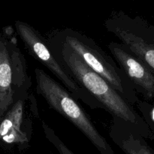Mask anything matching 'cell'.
Instances as JSON below:
<instances>
[{"label":"cell","mask_w":154,"mask_h":154,"mask_svg":"<svg viewBox=\"0 0 154 154\" xmlns=\"http://www.w3.org/2000/svg\"><path fill=\"white\" fill-rule=\"evenodd\" d=\"M49 43L57 60L99 104L114 117L130 123L141 126L142 119L135 111L131 103L121 96L105 78L90 69L81 57L65 42Z\"/></svg>","instance_id":"1"},{"label":"cell","mask_w":154,"mask_h":154,"mask_svg":"<svg viewBox=\"0 0 154 154\" xmlns=\"http://www.w3.org/2000/svg\"><path fill=\"white\" fill-rule=\"evenodd\" d=\"M36 92L52 109L78 128L101 154H115L109 143L100 134L90 116L80 106L67 89L42 69H35Z\"/></svg>","instance_id":"2"},{"label":"cell","mask_w":154,"mask_h":154,"mask_svg":"<svg viewBox=\"0 0 154 154\" xmlns=\"http://www.w3.org/2000/svg\"><path fill=\"white\" fill-rule=\"evenodd\" d=\"M31 84L14 38L0 32V119L18 100L29 96Z\"/></svg>","instance_id":"3"},{"label":"cell","mask_w":154,"mask_h":154,"mask_svg":"<svg viewBox=\"0 0 154 154\" xmlns=\"http://www.w3.org/2000/svg\"><path fill=\"white\" fill-rule=\"evenodd\" d=\"M61 40L75 51L94 72L105 78L129 103L137 101L134 87L129 79H124L114 60L93 40L73 31L61 34Z\"/></svg>","instance_id":"4"},{"label":"cell","mask_w":154,"mask_h":154,"mask_svg":"<svg viewBox=\"0 0 154 154\" xmlns=\"http://www.w3.org/2000/svg\"><path fill=\"white\" fill-rule=\"evenodd\" d=\"M15 26L17 32L23 42L29 54L48 68L75 99L83 101L93 108H102V105L72 78L57 60L48 41L35 29L26 23L20 21L16 22Z\"/></svg>","instance_id":"5"},{"label":"cell","mask_w":154,"mask_h":154,"mask_svg":"<svg viewBox=\"0 0 154 154\" xmlns=\"http://www.w3.org/2000/svg\"><path fill=\"white\" fill-rule=\"evenodd\" d=\"M29 96L18 100L0 119L2 148L9 149L17 146L21 150L29 144L32 133V120L26 110Z\"/></svg>","instance_id":"6"},{"label":"cell","mask_w":154,"mask_h":154,"mask_svg":"<svg viewBox=\"0 0 154 154\" xmlns=\"http://www.w3.org/2000/svg\"><path fill=\"white\" fill-rule=\"evenodd\" d=\"M108 48L134 88L147 99H154V72L123 45L111 43Z\"/></svg>","instance_id":"7"},{"label":"cell","mask_w":154,"mask_h":154,"mask_svg":"<svg viewBox=\"0 0 154 154\" xmlns=\"http://www.w3.org/2000/svg\"><path fill=\"white\" fill-rule=\"evenodd\" d=\"M111 31L121 41L122 45L154 72V45L135 34L132 30L119 26L111 27Z\"/></svg>","instance_id":"8"},{"label":"cell","mask_w":154,"mask_h":154,"mask_svg":"<svg viewBox=\"0 0 154 154\" xmlns=\"http://www.w3.org/2000/svg\"><path fill=\"white\" fill-rule=\"evenodd\" d=\"M111 132L112 139L126 154H154L153 150L143 141L141 137L132 131L126 135L120 134V137Z\"/></svg>","instance_id":"9"},{"label":"cell","mask_w":154,"mask_h":154,"mask_svg":"<svg viewBox=\"0 0 154 154\" xmlns=\"http://www.w3.org/2000/svg\"><path fill=\"white\" fill-rule=\"evenodd\" d=\"M42 126L43 128L44 132H45V135L46 136L47 139L53 144V145L55 147V148L57 149V151L59 152L60 154H75L66 145V144L63 142L61 139L60 138V137L56 134V132H54V129H51L48 125H47L46 123L44 121L42 122Z\"/></svg>","instance_id":"10"},{"label":"cell","mask_w":154,"mask_h":154,"mask_svg":"<svg viewBox=\"0 0 154 154\" xmlns=\"http://www.w3.org/2000/svg\"><path fill=\"white\" fill-rule=\"evenodd\" d=\"M153 119L154 120V110H153Z\"/></svg>","instance_id":"11"}]
</instances>
